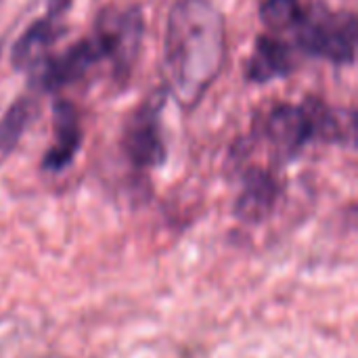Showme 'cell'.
I'll return each instance as SVG.
<instances>
[{
    "label": "cell",
    "instance_id": "cell-1",
    "mask_svg": "<svg viewBox=\"0 0 358 358\" xmlns=\"http://www.w3.org/2000/svg\"><path fill=\"white\" fill-rule=\"evenodd\" d=\"M166 76L182 107L201 101L224 61V19L210 0H178L166 27Z\"/></svg>",
    "mask_w": 358,
    "mask_h": 358
},
{
    "label": "cell",
    "instance_id": "cell-2",
    "mask_svg": "<svg viewBox=\"0 0 358 358\" xmlns=\"http://www.w3.org/2000/svg\"><path fill=\"white\" fill-rule=\"evenodd\" d=\"M296 40L308 55L325 57L334 63H352L357 50L358 25L352 13H325L304 15L298 19Z\"/></svg>",
    "mask_w": 358,
    "mask_h": 358
},
{
    "label": "cell",
    "instance_id": "cell-3",
    "mask_svg": "<svg viewBox=\"0 0 358 358\" xmlns=\"http://www.w3.org/2000/svg\"><path fill=\"white\" fill-rule=\"evenodd\" d=\"M101 59H105L103 46L96 40V36H92V38L80 40L78 44H73L59 57L44 55L40 61H36L29 67L31 71L29 78H31V84L38 86L40 90L52 92L82 78L90 69V65H94Z\"/></svg>",
    "mask_w": 358,
    "mask_h": 358
},
{
    "label": "cell",
    "instance_id": "cell-4",
    "mask_svg": "<svg viewBox=\"0 0 358 358\" xmlns=\"http://www.w3.org/2000/svg\"><path fill=\"white\" fill-rule=\"evenodd\" d=\"M96 40L103 46L107 59L113 61L115 71L122 80L128 78L132 63L136 59L141 38H143V13L138 6L128 8L115 19H101L96 29Z\"/></svg>",
    "mask_w": 358,
    "mask_h": 358
},
{
    "label": "cell",
    "instance_id": "cell-5",
    "mask_svg": "<svg viewBox=\"0 0 358 358\" xmlns=\"http://www.w3.org/2000/svg\"><path fill=\"white\" fill-rule=\"evenodd\" d=\"M124 151L138 168H155L166 162V145L159 132V115L153 105H145L130 117L124 130Z\"/></svg>",
    "mask_w": 358,
    "mask_h": 358
},
{
    "label": "cell",
    "instance_id": "cell-6",
    "mask_svg": "<svg viewBox=\"0 0 358 358\" xmlns=\"http://www.w3.org/2000/svg\"><path fill=\"white\" fill-rule=\"evenodd\" d=\"M52 128H55L57 145L44 155L42 166L44 170L59 172L73 162L82 138L78 111L69 101H57L52 105Z\"/></svg>",
    "mask_w": 358,
    "mask_h": 358
},
{
    "label": "cell",
    "instance_id": "cell-7",
    "mask_svg": "<svg viewBox=\"0 0 358 358\" xmlns=\"http://www.w3.org/2000/svg\"><path fill=\"white\" fill-rule=\"evenodd\" d=\"M268 136L277 145L279 151L292 155L300 151L313 136V124L304 107L296 105H279L273 109L268 117Z\"/></svg>",
    "mask_w": 358,
    "mask_h": 358
},
{
    "label": "cell",
    "instance_id": "cell-8",
    "mask_svg": "<svg viewBox=\"0 0 358 358\" xmlns=\"http://www.w3.org/2000/svg\"><path fill=\"white\" fill-rule=\"evenodd\" d=\"M277 199V182L275 178L258 168H252L243 176V191L237 199V216L245 222L264 220Z\"/></svg>",
    "mask_w": 358,
    "mask_h": 358
},
{
    "label": "cell",
    "instance_id": "cell-9",
    "mask_svg": "<svg viewBox=\"0 0 358 358\" xmlns=\"http://www.w3.org/2000/svg\"><path fill=\"white\" fill-rule=\"evenodd\" d=\"M292 50L285 42L260 36L254 46V55L248 65V78L258 84H266L275 78H283L292 71Z\"/></svg>",
    "mask_w": 358,
    "mask_h": 358
},
{
    "label": "cell",
    "instance_id": "cell-10",
    "mask_svg": "<svg viewBox=\"0 0 358 358\" xmlns=\"http://www.w3.org/2000/svg\"><path fill=\"white\" fill-rule=\"evenodd\" d=\"M59 19L52 17H44L36 23H31L23 36L15 42L13 50H10V63L15 69H29L36 61H40L48 46L59 38V27H57Z\"/></svg>",
    "mask_w": 358,
    "mask_h": 358
},
{
    "label": "cell",
    "instance_id": "cell-11",
    "mask_svg": "<svg viewBox=\"0 0 358 358\" xmlns=\"http://www.w3.org/2000/svg\"><path fill=\"white\" fill-rule=\"evenodd\" d=\"M34 113H36V107L31 99H17L6 109V113L0 120V153L2 155H8L17 147Z\"/></svg>",
    "mask_w": 358,
    "mask_h": 358
},
{
    "label": "cell",
    "instance_id": "cell-12",
    "mask_svg": "<svg viewBox=\"0 0 358 358\" xmlns=\"http://www.w3.org/2000/svg\"><path fill=\"white\" fill-rule=\"evenodd\" d=\"M260 17L262 23L275 31L287 29L296 25L302 17L300 0H264V4L260 6Z\"/></svg>",
    "mask_w": 358,
    "mask_h": 358
},
{
    "label": "cell",
    "instance_id": "cell-13",
    "mask_svg": "<svg viewBox=\"0 0 358 358\" xmlns=\"http://www.w3.org/2000/svg\"><path fill=\"white\" fill-rule=\"evenodd\" d=\"M71 6V0H48V17L61 19V15Z\"/></svg>",
    "mask_w": 358,
    "mask_h": 358
}]
</instances>
